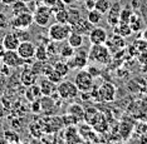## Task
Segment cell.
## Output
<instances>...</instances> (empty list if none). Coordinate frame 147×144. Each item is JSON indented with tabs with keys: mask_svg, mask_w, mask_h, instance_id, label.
Wrapping results in <instances>:
<instances>
[{
	"mask_svg": "<svg viewBox=\"0 0 147 144\" xmlns=\"http://www.w3.org/2000/svg\"><path fill=\"white\" fill-rule=\"evenodd\" d=\"M112 54L106 44H91L88 50V60L96 64L106 65L111 62Z\"/></svg>",
	"mask_w": 147,
	"mask_h": 144,
	"instance_id": "6da1fadb",
	"label": "cell"
},
{
	"mask_svg": "<svg viewBox=\"0 0 147 144\" xmlns=\"http://www.w3.org/2000/svg\"><path fill=\"white\" fill-rule=\"evenodd\" d=\"M72 25L69 24H61V23H54L48 28V36L51 42L61 43L68 39L69 34L72 33Z\"/></svg>",
	"mask_w": 147,
	"mask_h": 144,
	"instance_id": "7a4b0ae2",
	"label": "cell"
},
{
	"mask_svg": "<svg viewBox=\"0 0 147 144\" xmlns=\"http://www.w3.org/2000/svg\"><path fill=\"white\" fill-rule=\"evenodd\" d=\"M74 84L81 93H88L94 85V76L88 70L81 69L74 76Z\"/></svg>",
	"mask_w": 147,
	"mask_h": 144,
	"instance_id": "3957f363",
	"label": "cell"
},
{
	"mask_svg": "<svg viewBox=\"0 0 147 144\" xmlns=\"http://www.w3.org/2000/svg\"><path fill=\"white\" fill-rule=\"evenodd\" d=\"M57 94L63 100H71L78 96L79 90L74 84V82L62 80L59 84H57Z\"/></svg>",
	"mask_w": 147,
	"mask_h": 144,
	"instance_id": "277c9868",
	"label": "cell"
},
{
	"mask_svg": "<svg viewBox=\"0 0 147 144\" xmlns=\"http://www.w3.org/2000/svg\"><path fill=\"white\" fill-rule=\"evenodd\" d=\"M116 93H117V89L115 84H112L109 82H103L97 88V100L98 102H105V103L113 102L116 99Z\"/></svg>",
	"mask_w": 147,
	"mask_h": 144,
	"instance_id": "5b68a950",
	"label": "cell"
},
{
	"mask_svg": "<svg viewBox=\"0 0 147 144\" xmlns=\"http://www.w3.org/2000/svg\"><path fill=\"white\" fill-rule=\"evenodd\" d=\"M39 124L42 127V130L44 134L58 132L59 129L64 128V123H63L62 117H45L42 120H39Z\"/></svg>",
	"mask_w": 147,
	"mask_h": 144,
	"instance_id": "8992f818",
	"label": "cell"
},
{
	"mask_svg": "<svg viewBox=\"0 0 147 144\" xmlns=\"http://www.w3.org/2000/svg\"><path fill=\"white\" fill-rule=\"evenodd\" d=\"M53 15L52 9L49 6H47L44 4H39L34 10V14H33V18H34V23L38 26H42V28H45V26L49 25V21H51V16Z\"/></svg>",
	"mask_w": 147,
	"mask_h": 144,
	"instance_id": "52a82bcc",
	"label": "cell"
},
{
	"mask_svg": "<svg viewBox=\"0 0 147 144\" xmlns=\"http://www.w3.org/2000/svg\"><path fill=\"white\" fill-rule=\"evenodd\" d=\"M79 49H81L79 52H76L72 58L67 60L71 70H81L88 65V52H86L82 46Z\"/></svg>",
	"mask_w": 147,
	"mask_h": 144,
	"instance_id": "ba28073f",
	"label": "cell"
},
{
	"mask_svg": "<svg viewBox=\"0 0 147 144\" xmlns=\"http://www.w3.org/2000/svg\"><path fill=\"white\" fill-rule=\"evenodd\" d=\"M34 23V18L30 11H25L19 15H13V18L10 20V25L13 29H29L30 25Z\"/></svg>",
	"mask_w": 147,
	"mask_h": 144,
	"instance_id": "9c48e42d",
	"label": "cell"
},
{
	"mask_svg": "<svg viewBox=\"0 0 147 144\" xmlns=\"http://www.w3.org/2000/svg\"><path fill=\"white\" fill-rule=\"evenodd\" d=\"M3 63L10 68H20L25 64V60L18 54L16 50H6L5 54L3 55Z\"/></svg>",
	"mask_w": 147,
	"mask_h": 144,
	"instance_id": "30bf717a",
	"label": "cell"
},
{
	"mask_svg": "<svg viewBox=\"0 0 147 144\" xmlns=\"http://www.w3.org/2000/svg\"><path fill=\"white\" fill-rule=\"evenodd\" d=\"M65 144H82L83 137L79 134V130L76 125H67L64 127V132H63Z\"/></svg>",
	"mask_w": 147,
	"mask_h": 144,
	"instance_id": "8fae6325",
	"label": "cell"
},
{
	"mask_svg": "<svg viewBox=\"0 0 147 144\" xmlns=\"http://www.w3.org/2000/svg\"><path fill=\"white\" fill-rule=\"evenodd\" d=\"M107 39H108V34L106 29L98 25H96L88 34V40L91 44H106Z\"/></svg>",
	"mask_w": 147,
	"mask_h": 144,
	"instance_id": "7c38bea8",
	"label": "cell"
},
{
	"mask_svg": "<svg viewBox=\"0 0 147 144\" xmlns=\"http://www.w3.org/2000/svg\"><path fill=\"white\" fill-rule=\"evenodd\" d=\"M16 52H18V54L20 55L25 62H28L29 59L34 58V55H35V45L33 44L32 42H29V40H24V42H20V44H19Z\"/></svg>",
	"mask_w": 147,
	"mask_h": 144,
	"instance_id": "4fadbf2b",
	"label": "cell"
},
{
	"mask_svg": "<svg viewBox=\"0 0 147 144\" xmlns=\"http://www.w3.org/2000/svg\"><path fill=\"white\" fill-rule=\"evenodd\" d=\"M121 9H122L121 4L118 1H116L115 4H111V8L107 11V23L112 28H115L119 23V13H121Z\"/></svg>",
	"mask_w": 147,
	"mask_h": 144,
	"instance_id": "5bb4252c",
	"label": "cell"
},
{
	"mask_svg": "<svg viewBox=\"0 0 147 144\" xmlns=\"http://www.w3.org/2000/svg\"><path fill=\"white\" fill-rule=\"evenodd\" d=\"M103 118H105V117L102 115V113L97 108H94V106H89V108L84 109V119L83 120L91 127H93L96 123H98L99 120Z\"/></svg>",
	"mask_w": 147,
	"mask_h": 144,
	"instance_id": "9a60e30c",
	"label": "cell"
},
{
	"mask_svg": "<svg viewBox=\"0 0 147 144\" xmlns=\"http://www.w3.org/2000/svg\"><path fill=\"white\" fill-rule=\"evenodd\" d=\"M1 44L5 46L6 50H16L18 49L19 44H20V39L18 38V35L15 33H6V34L3 36V42Z\"/></svg>",
	"mask_w": 147,
	"mask_h": 144,
	"instance_id": "2e32d148",
	"label": "cell"
},
{
	"mask_svg": "<svg viewBox=\"0 0 147 144\" xmlns=\"http://www.w3.org/2000/svg\"><path fill=\"white\" fill-rule=\"evenodd\" d=\"M39 88H40L42 95H53L57 93V84L51 82L47 76H42L38 83Z\"/></svg>",
	"mask_w": 147,
	"mask_h": 144,
	"instance_id": "e0dca14e",
	"label": "cell"
},
{
	"mask_svg": "<svg viewBox=\"0 0 147 144\" xmlns=\"http://www.w3.org/2000/svg\"><path fill=\"white\" fill-rule=\"evenodd\" d=\"M40 105H42V112L45 115H53L54 110L57 109L55 99H52V95H42L40 98Z\"/></svg>",
	"mask_w": 147,
	"mask_h": 144,
	"instance_id": "ac0fdd59",
	"label": "cell"
},
{
	"mask_svg": "<svg viewBox=\"0 0 147 144\" xmlns=\"http://www.w3.org/2000/svg\"><path fill=\"white\" fill-rule=\"evenodd\" d=\"M39 76L35 74L34 72L30 69V66H26L22 70V74H20V82L24 86H30L33 84H35L36 80H38Z\"/></svg>",
	"mask_w": 147,
	"mask_h": 144,
	"instance_id": "d6986e66",
	"label": "cell"
},
{
	"mask_svg": "<svg viewBox=\"0 0 147 144\" xmlns=\"http://www.w3.org/2000/svg\"><path fill=\"white\" fill-rule=\"evenodd\" d=\"M93 28H94V25H93L92 23L89 21V20L87 19V18H82L78 23H77V24H74V25L72 26L73 31L79 33V34H82L83 36H84V35H88Z\"/></svg>",
	"mask_w": 147,
	"mask_h": 144,
	"instance_id": "ffe728a7",
	"label": "cell"
},
{
	"mask_svg": "<svg viewBox=\"0 0 147 144\" xmlns=\"http://www.w3.org/2000/svg\"><path fill=\"white\" fill-rule=\"evenodd\" d=\"M106 45L108 46L109 52L112 50H115V52H118V50H122L123 48H125L126 45V42H125V38L121 35H117V34H113L111 39H107L106 42Z\"/></svg>",
	"mask_w": 147,
	"mask_h": 144,
	"instance_id": "44dd1931",
	"label": "cell"
},
{
	"mask_svg": "<svg viewBox=\"0 0 147 144\" xmlns=\"http://www.w3.org/2000/svg\"><path fill=\"white\" fill-rule=\"evenodd\" d=\"M67 113H68L69 115H72L74 119L78 120V123L84 119V109H83L82 105L78 104V103H73V104L69 105Z\"/></svg>",
	"mask_w": 147,
	"mask_h": 144,
	"instance_id": "7402d4cb",
	"label": "cell"
},
{
	"mask_svg": "<svg viewBox=\"0 0 147 144\" xmlns=\"http://www.w3.org/2000/svg\"><path fill=\"white\" fill-rule=\"evenodd\" d=\"M25 98L29 100V102H34V100H38L42 98V92L39 85L33 84L30 86H26L25 90Z\"/></svg>",
	"mask_w": 147,
	"mask_h": 144,
	"instance_id": "603a6c76",
	"label": "cell"
},
{
	"mask_svg": "<svg viewBox=\"0 0 147 144\" xmlns=\"http://www.w3.org/2000/svg\"><path fill=\"white\" fill-rule=\"evenodd\" d=\"M132 29L129 26L128 23H118L115 28H113V34L121 35L123 38H128L129 35H132Z\"/></svg>",
	"mask_w": 147,
	"mask_h": 144,
	"instance_id": "cb8c5ba5",
	"label": "cell"
},
{
	"mask_svg": "<svg viewBox=\"0 0 147 144\" xmlns=\"http://www.w3.org/2000/svg\"><path fill=\"white\" fill-rule=\"evenodd\" d=\"M83 35L82 34H79V33H77V31H73L72 30V33L69 34L68 36V39H67V42H68V44L72 46V48H74V49H79L81 46H83Z\"/></svg>",
	"mask_w": 147,
	"mask_h": 144,
	"instance_id": "d4e9b609",
	"label": "cell"
},
{
	"mask_svg": "<svg viewBox=\"0 0 147 144\" xmlns=\"http://www.w3.org/2000/svg\"><path fill=\"white\" fill-rule=\"evenodd\" d=\"M67 11H68V24L72 26L77 24L83 18L81 10H79V8H77V6H71Z\"/></svg>",
	"mask_w": 147,
	"mask_h": 144,
	"instance_id": "484cf974",
	"label": "cell"
},
{
	"mask_svg": "<svg viewBox=\"0 0 147 144\" xmlns=\"http://www.w3.org/2000/svg\"><path fill=\"white\" fill-rule=\"evenodd\" d=\"M34 58L36 60H40V62H48L49 53H48V49H47V45L39 44L38 46H35V55H34Z\"/></svg>",
	"mask_w": 147,
	"mask_h": 144,
	"instance_id": "4316f807",
	"label": "cell"
},
{
	"mask_svg": "<svg viewBox=\"0 0 147 144\" xmlns=\"http://www.w3.org/2000/svg\"><path fill=\"white\" fill-rule=\"evenodd\" d=\"M53 66H54L55 72L58 73V74H61L62 78H65V76L69 74V72H71V68H69L68 63L64 62V60H58Z\"/></svg>",
	"mask_w": 147,
	"mask_h": 144,
	"instance_id": "83f0119b",
	"label": "cell"
},
{
	"mask_svg": "<svg viewBox=\"0 0 147 144\" xmlns=\"http://www.w3.org/2000/svg\"><path fill=\"white\" fill-rule=\"evenodd\" d=\"M128 24H129V26H131V29H132L133 33H137V31H140V30L143 29V21H142V19L140 18L137 14H135V13L132 14L131 19H129V21H128Z\"/></svg>",
	"mask_w": 147,
	"mask_h": 144,
	"instance_id": "f1b7e54d",
	"label": "cell"
},
{
	"mask_svg": "<svg viewBox=\"0 0 147 144\" xmlns=\"http://www.w3.org/2000/svg\"><path fill=\"white\" fill-rule=\"evenodd\" d=\"M25 11H29V8H28V4L22 0H16L14 4L11 5V13L13 15H19L22 13H25Z\"/></svg>",
	"mask_w": 147,
	"mask_h": 144,
	"instance_id": "f546056e",
	"label": "cell"
},
{
	"mask_svg": "<svg viewBox=\"0 0 147 144\" xmlns=\"http://www.w3.org/2000/svg\"><path fill=\"white\" fill-rule=\"evenodd\" d=\"M87 19H88L89 21H91L92 24L96 26V25H98L99 23L102 21V19H103V14H102V13H99L98 10L92 9V10H89V11H88Z\"/></svg>",
	"mask_w": 147,
	"mask_h": 144,
	"instance_id": "4dcf8cb0",
	"label": "cell"
},
{
	"mask_svg": "<svg viewBox=\"0 0 147 144\" xmlns=\"http://www.w3.org/2000/svg\"><path fill=\"white\" fill-rule=\"evenodd\" d=\"M111 8V1L109 0H96V6L94 9L98 10L99 13H102L103 15L107 14V11Z\"/></svg>",
	"mask_w": 147,
	"mask_h": 144,
	"instance_id": "1f68e13d",
	"label": "cell"
},
{
	"mask_svg": "<svg viewBox=\"0 0 147 144\" xmlns=\"http://www.w3.org/2000/svg\"><path fill=\"white\" fill-rule=\"evenodd\" d=\"M4 138L6 142L9 143H14V144H18L20 138H19V134L13 129H6L4 130Z\"/></svg>",
	"mask_w": 147,
	"mask_h": 144,
	"instance_id": "d6a6232c",
	"label": "cell"
},
{
	"mask_svg": "<svg viewBox=\"0 0 147 144\" xmlns=\"http://www.w3.org/2000/svg\"><path fill=\"white\" fill-rule=\"evenodd\" d=\"M132 14H133V11L128 5L125 6V8H122L121 13H119V23H128Z\"/></svg>",
	"mask_w": 147,
	"mask_h": 144,
	"instance_id": "836d02e7",
	"label": "cell"
},
{
	"mask_svg": "<svg viewBox=\"0 0 147 144\" xmlns=\"http://www.w3.org/2000/svg\"><path fill=\"white\" fill-rule=\"evenodd\" d=\"M74 53H76V49L72 48L69 44L62 46V49L59 50V55H61L63 59H67V60H68L69 58H72V56L74 55Z\"/></svg>",
	"mask_w": 147,
	"mask_h": 144,
	"instance_id": "e575fe53",
	"label": "cell"
},
{
	"mask_svg": "<svg viewBox=\"0 0 147 144\" xmlns=\"http://www.w3.org/2000/svg\"><path fill=\"white\" fill-rule=\"evenodd\" d=\"M29 133H30V135L34 137V138H40V137L44 134L39 122H35V123H33V124H30V127H29Z\"/></svg>",
	"mask_w": 147,
	"mask_h": 144,
	"instance_id": "d590c367",
	"label": "cell"
},
{
	"mask_svg": "<svg viewBox=\"0 0 147 144\" xmlns=\"http://www.w3.org/2000/svg\"><path fill=\"white\" fill-rule=\"evenodd\" d=\"M54 19L57 23H61V24H68V11L65 9H62L59 11L54 13Z\"/></svg>",
	"mask_w": 147,
	"mask_h": 144,
	"instance_id": "8d00e7d4",
	"label": "cell"
},
{
	"mask_svg": "<svg viewBox=\"0 0 147 144\" xmlns=\"http://www.w3.org/2000/svg\"><path fill=\"white\" fill-rule=\"evenodd\" d=\"M44 65H45V62H40V60H35L34 63L30 65V69L35 73L38 76L43 75V69H44Z\"/></svg>",
	"mask_w": 147,
	"mask_h": 144,
	"instance_id": "74e56055",
	"label": "cell"
},
{
	"mask_svg": "<svg viewBox=\"0 0 147 144\" xmlns=\"http://www.w3.org/2000/svg\"><path fill=\"white\" fill-rule=\"evenodd\" d=\"M47 78H48L49 80H51V82L54 83V84H59V83H61L62 80H63V78L61 76V74H58V73H57L54 69H53V70H52L51 73H49L48 75H47Z\"/></svg>",
	"mask_w": 147,
	"mask_h": 144,
	"instance_id": "f35d334b",
	"label": "cell"
},
{
	"mask_svg": "<svg viewBox=\"0 0 147 144\" xmlns=\"http://www.w3.org/2000/svg\"><path fill=\"white\" fill-rule=\"evenodd\" d=\"M18 35V38L20 39V42H24V40H29L30 39V35L26 31V29H18V31L15 33Z\"/></svg>",
	"mask_w": 147,
	"mask_h": 144,
	"instance_id": "ab89813d",
	"label": "cell"
},
{
	"mask_svg": "<svg viewBox=\"0 0 147 144\" xmlns=\"http://www.w3.org/2000/svg\"><path fill=\"white\" fill-rule=\"evenodd\" d=\"M9 24H10V20L8 19V16L4 13H0V30L8 28Z\"/></svg>",
	"mask_w": 147,
	"mask_h": 144,
	"instance_id": "60d3db41",
	"label": "cell"
},
{
	"mask_svg": "<svg viewBox=\"0 0 147 144\" xmlns=\"http://www.w3.org/2000/svg\"><path fill=\"white\" fill-rule=\"evenodd\" d=\"M30 109L33 113H40L42 112V105H40V99L34 100V102H30Z\"/></svg>",
	"mask_w": 147,
	"mask_h": 144,
	"instance_id": "b9f144b4",
	"label": "cell"
},
{
	"mask_svg": "<svg viewBox=\"0 0 147 144\" xmlns=\"http://www.w3.org/2000/svg\"><path fill=\"white\" fill-rule=\"evenodd\" d=\"M10 66H8V65H5L4 63H3L1 65H0V74L1 75H4V76H9L10 75Z\"/></svg>",
	"mask_w": 147,
	"mask_h": 144,
	"instance_id": "7bdbcfd3",
	"label": "cell"
},
{
	"mask_svg": "<svg viewBox=\"0 0 147 144\" xmlns=\"http://www.w3.org/2000/svg\"><path fill=\"white\" fill-rule=\"evenodd\" d=\"M61 1V0H42V4H44L47 6H49V8H54V6L58 4V3Z\"/></svg>",
	"mask_w": 147,
	"mask_h": 144,
	"instance_id": "ee69618b",
	"label": "cell"
},
{
	"mask_svg": "<svg viewBox=\"0 0 147 144\" xmlns=\"http://www.w3.org/2000/svg\"><path fill=\"white\" fill-rule=\"evenodd\" d=\"M84 6H86V9L88 10H92V9H94V6H96V0H84Z\"/></svg>",
	"mask_w": 147,
	"mask_h": 144,
	"instance_id": "f6af8a7d",
	"label": "cell"
},
{
	"mask_svg": "<svg viewBox=\"0 0 147 144\" xmlns=\"http://www.w3.org/2000/svg\"><path fill=\"white\" fill-rule=\"evenodd\" d=\"M5 84H6V76L0 74V94H3V92H4Z\"/></svg>",
	"mask_w": 147,
	"mask_h": 144,
	"instance_id": "bcb514c9",
	"label": "cell"
},
{
	"mask_svg": "<svg viewBox=\"0 0 147 144\" xmlns=\"http://www.w3.org/2000/svg\"><path fill=\"white\" fill-rule=\"evenodd\" d=\"M87 70H88V72L91 73V74H92L93 76H98V75H99V70H97V68H96L94 65L88 66V68H87Z\"/></svg>",
	"mask_w": 147,
	"mask_h": 144,
	"instance_id": "7dc6e473",
	"label": "cell"
},
{
	"mask_svg": "<svg viewBox=\"0 0 147 144\" xmlns=\"http://www.w3.org/2000/svg\"><path fill=\"white\" fill-rule=\"evenodd\" d=\"M16 0H0V3H1L3 5H13Z\"/></svg>",
	"mask_w": 147,
	"mask_h": 144,
	"instance_id": "c3c4849f",
	"label": "cell"
},
{
	"mask_svg": "<svg viewBox=\"0 0 147 144\" xmlns=\"http://www.w3.org/2000/svg\"><path fill=\"white\" fill-rule=\"evenodd\" d=\"M5 52H6V49H5V46L0 43V58H3V55L5 54Z\"/></svg>",
	"mask_w": 147,
	"mask_h": 144,
	"instance_id": "681fc988",
	"label": "cell"
},
{
	"mask_svg": "<svg viewBox=\"0 0 147 144\" xmlns=\"http://www.w3.org/2000/svg\"><path fill=\"white\" fill-rule=\"evenodd\" d=\"M74 1H76V0H62V3L64 5H72Z\"/></svg>",
	"mask_w": 147,
	"mask_h": 144,
	"instance_id": "f907efd6",
	"label": "cell"
},
{
	"mask_svg": "<svg viewBox=\"0 0 147 144\" xmlns=\"http://www.w3.org/2000/svg\"><path fill=\"white\" fill-rule=\"evenodd\" d=\"M142 39H143V40H146V42H147V28L142 31Z\"/></svg>",
	"mask_w": 147,
	"mask_h": 144,
	"instance_id": "816d5d0a",
	"label": "cell"
},
{
	"mask_svg": "<svg viewBox=\"0 0 147 144\" xmlns=\"http://www.w3.org/2000/svg\"><path fill=\"white\" fill-rule=\"evenodd\" d=\"M132 6H133V9L138 8V0H132Z\"/></svg>",
	"mask_w": 147,
	"mask_h": 144,
	"instance_id": "f5cc1de1",
	"label": "cell"
},
{
	"mask_svg": "<svg viewBox=\"0 0 147 144\" xmlns=\"http://www.w3.org/2000/svg\"><path fill=\"white\" fill-rule=\"evenodd\" d=\"M82 144H96V143H94V142H92V140H87V139H84Z\"/></svg>",
	"mask_w": 147,
	"mask_h": 144,
	"instance_id": "db71d44e",
	"label": "cell"
},
{
	"mask_svg": "<svg viewBox=\"0 0 147 144\" xmlns=\"http://www.w3.org/2000/svg\"><path fill=\"white\" fill-rule=\"evenodd\" d=\"M22 1H24V3H26V4H28V3H30V1H33V0H22Z\"/></svg>",
	"mask_w": 147,
	"mask_h": 144,
	"instance_id": "11a10c76",
	"label": "cell"
},
{
	"mask_svg": "<svg viewBox=\"0 0 147 144\" xmlns=\"http://www.w3.org/2000/svg\"><path fill=\"white\" fill-rule=\"evenodd\" d=\"M1 64H3V59L0 58V65H1Z\"/></svg>",
	"mask_w": 147,
	"mask_h": 144,
	"instance_id": "9f6ffc18",
	"label": "cell"
},
{
	"mask_svg": "<svg viewBox=\"0 0 147 144\" xmlns=\"http://www.w3.org/2000/svg\"><path fill=\"white\" fill-rule=\"evenodd\" d=\"M34 1H36V3H39V1H42V0H34Z\"/></svg>",
	"mask_w": 147,
	"mask_h": 144,
	"instance_id": "6f0895ef",
	"label": "cell"
},
{
	"mask_svg": "<svg viewBox=\"0 0 147 144\" xmlns=\"http://www.w3.org/2000/svg\"><path fill=\"white\" fill-rule=\"evenodd\" d=\"M116 144H123V143H121V142H118V143H116Z\"/></svg>",
	"mask_w": 147,
	"mask_h": 144,
	"instance_id": "680465c9",
	"label": "cell"
},
{
	"mask_svg": "<svg viewBox=\"0 0 147 144\" xmlns=\"http://www.w3.org/2000/svg\"><path fill=\"white\" fill-rule=\"evenodd\" d=\"M77 1H84V0H77Z\"/></svg>",
	"mask_w": 147,
	"mask_h": 144,
	"instance_id": "91938a15",
	"label": "cell"
},
{
	"mask_svg": "<svg viewBox=\"0 0 147 144\" xmlns=\"http://www.w3.org/2000/svg\"><path fill=\"white\" fill-rule=\"evenodd\" d=\"M9 144H14V143H9Z\"/></svg>",
	"mask_w": 147,
	"mask_h": 144,
	"instance_id": "94428289",
	"label": "cell"
}]
</instances>
